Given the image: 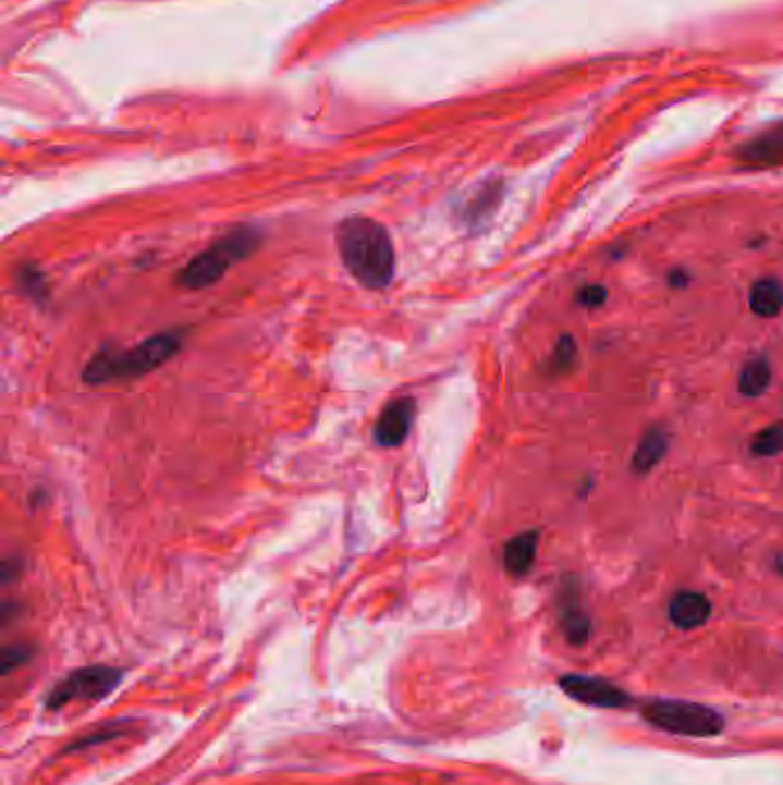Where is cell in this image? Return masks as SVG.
<instances>
[{"mask_svg":"<svg viewBox=\"0 0 783 785\" xmlns=\"http://www.w3.org/2000/svg\"><path fill=\"white\" fill-rule=\"evenodd\" d=\"M16 283L21 287V292H24L26 296H30L33 302L45 304L49 299V285H47L45 273H41L39 267L21 265L16 269Z\"/></svg>","mask_w":783,"mask_h":785,"instance_id":"16","label":"cell"},{"mask_svg":"<svg viewBox=\"0 0 783 785\" xmlns=\"http://www.w3.org/2000/svg\"><path fill=\"white\" fill-rule=\"evenodd\" d=\"M538 540H540L538 530H526V533H519L505 542L503 567L507 569V575L524 577L526 572L534 567L538 554Z\"/></svg>","mask_w":783,"mask_h":785,"instance_id":"10","label":"cell"},{"mask_svg":"<svg viewBox=\"0 0 783 785\" xmlns=\"http://www.w3.org/2000/svg\"><path fill=\"white\" fill-rule=\"evenodd\" d=\"M335 246L345 269L368 290L387 287L395 275L389 230L368 217H350L335 228Z\"/></svg>","mask_w":783,"mask_h":785,"instance_id":"1","label":"cell"},{"mask_svg":"<svg viewBox=\"0 0 783 785\" xmlns=\"http://www.w3.org/2000/svg\"><path fill=\"white\" fill-rule=\"evenodd\" d=\"M712 613L710 600L698 590H681L675 592L669 602V621L678 629H696L704 627Z\"/></svg>","mask_w":783,"mask_h":785,"instance_id":"9","label":"cell"},{"mask_svg":"<svg viewBox=\"0 0 783 785\" xmlns=\"http://www.w3.org/2000/svg\"><path fill=\"white\" fill-rule=\"evenodd\" d=\"M122 671L111 666H86L70 673L51 694L49 710H60L74 700H97L109 696L120 685Z\"/></svg>","mask_w":783,"mask_h":785,"instance_id":"5","label":"cell"},{"mask_svg":"<svg viewBox=\"0 0 783 785\" xmlns=\"http://www.w3.org/2000/svg\"><path fill=\"white\" fill-rule=\"evenodd\" d=\"M561 689L570 696L579 700L584 706L590 708H607V710H621L632 703L627 691L616 687L613 683L604 680V677H592V675H563L559 680Z\"/></svg>","mask_w":783,"mask_h":785,"instance_id":"6","label":"cell"},{"mask_svg":"<svg viewBox=\"0 0 783 785\" xmlns=\"http://www.w3.org/2000/svg\"><path fill=\"white\" fill-rule=\"evenodd\" d=\"M687 283H689V273H687V271H683V269H673V271L669 273V285H671V287H675V290H683Z\"/></svg>","mask_w":783,"mask_h":785,"instance_id":"21","label":"cell"},{"mask_svg":"<svg viewBox=\"0 0 783 785\" xmlns=\"http://www.w3.org/2000/svg\"><path fill=\"white\" fill-rule=\"evenodd\" d=\"M180 347L182 331H166L147 338V341L126 352H99L88 360L86 370H83V381L86 384H111V381L120 379L143 377L161 368L166 360H171Z\"/></svg>","mask_w":783,"mask_h":785,"instance_id":"2","label":"cell"},{"mask_svg":"<svg viewBox=\"0 0 783 785\" xmlns=\"http://www.w3.org/2000/svg\"><path fill=\"white\" fill-rule=\"evenodd\" d=\"M30 657V648L24 646H10L3 650V671H12L14 666H19L21 662H26Z\"/></svg>","mask_w":783,"mask_h":785,"instance_id":"20","label":"cell"},{"mask_svg":"<svg viewBox=\"0 0 783 785\" xmlns=\"http://www.w3.org/2000/svg\"><path fill=\"white\" fill-rule=\"evenodd\" d=\"M561 627L567 636L570 643L575 646H582L586 643L588 639V631H590V623H588V615L577 598V588H563V604H561Z\"/></svg>","mask_w":783,"mask_h":785,"instance_id":"11","label":"cell"},{"mask_svg":"<svg viewBox=\"0 0 783 785\" xmlns=\"http://www.w3.org/2000/svg\"><path fill=\"white\" fill-rule=\"evenodd\" d=\"M751 312L770 320L783 310V283L779 279H760L749 290Z\"/></svg>","mask_w":783,"mask_h":785,"instance_id":"13","label":"cell"},{"mask_svg":"<svg viewBox=\"0 0 783 785\" xmlns=\"http://www.w3.org/2000/svg\"><path fill=\"white\" fill-rule=\"evenodd\" d=\"M575 364H577V345L573 341V335L565 333L559 338L554 354H552V358H549V372L565 375L575 368Z\"/></svg>","mask_w":783,"mask_h":785,"instance_id":"18","label":"cell"},{"mask_svg":"<svg viewBox=\"0 0 783 785\" xmlns=\"http://www.w3.org/2000/svg\"><path fill=\"white\" fill-rule=\"evenodd\" d=\"M260 232L250 225L230 230L219 242L211 244L178 273V285L184 290H203L215 285L228 273V269L250 258L260 246Z\"/></svg>","mask_w":783,"mask_h":785,"instance_id":"3","label":"cell"},{"mask_svg":"<svg viewBox=\"0 0 783 785\" xmlns=\"http://www.w3.org/2000/svg\"><path fill=\"white\" fill-rule=\"evenodd\" d=\"M604 302H607V287H602V285H584L577 294V304L588 310L602 308Z\"/></svg>","mask_w":783,"mask_h":785,"instance_id":"19","label":"cell"},{"mask_svg":"<svg viewBox=\"0 0 783 785\" xmlns=\"http://www.w3.org/2000/svg\"><path fill=\"white\" fill-rule=\"evenodd\" d=\"M669 451V437L660 428H650L641 441L637 453L632 455V471L634 474H650L658 466Z\"/></svg>","mask_w":783,"mask_h":785,"instance_id":"12","label":"cell"},{"mask_svg":"<svg viewBox=\"0 0 783 785\" xmlns=\"http://www.w3.org/2000/svg\"><path fill=\"white\" fill-rule=\"evenodd\" d=\"M644 719L654 728L685 737H717L726 726L717 710L687 700H650L644 706Z\"/></svg>","mask_w":783,"mask_h":785,"instance_id":"4","label":"cell"},{"mask_svg":"<svg viewBox=\"0 0 783 785\" xmlns=\"http://www.w3.org/2000/svg\"><path fill=\"white\" fill-rule=\"evenodd\" d=\"M770 381H772L770 360L766 356H756L749 360V364H745L743 372H739L737 389L745 397H760L770 389Z\"/></svg>","mask_w":783,"mask_h":785,"instance_id":"14","label":"cell"},{"mask_svg":"<svg viewBox=\"0 0 783 785\" xmlns=\"http://www.w3.org/2000/svg\"><path fill=\"white\" fill-rule=\"evenodd\" d=\"M416 420V400L414 397H397L382 409L375 422V441L382 449H395V445L405 443L412 432Z\"/></svg>","mask_w":783,"mask_h":785,"instance_id":"7","label":"cell"},{"mask_svg":"<svg viewBox=\"0 0 783 785\" xmlns=\"http://www.w3.org/2000/svg\"><path fill=\"white\" fill-rule=\"evenodd\" d=\"M499 198H501V188L499 186H485L478 191V196H474L467 205H464L462 209V221L469 223V225H480L488 221L494 209L499 205Z\"/></svg>","mask_w":783,"mask_h":785,"instance_id":"15","label":"cell"},{"mask_svg":"<svg viewBox=\"0 0 783 785\" xmlns=\"http://www.w3.org/2000/svg\"><path fill=\"white\" fill-rule=\"evenodd\" d=\"M735 157L749 168H772L783 163V122L739 145Z\"/></svg>","mask_w":783,"mask_h":785,"instance_id":"8","label":"cell"},{"mask_svg":"<svg viewBox=\"0 0 783 785\" xmlns=\"http://www.w3.org/2000/svg\"><path fill=\"white\" fill-rule=\"evenodd\" d=\"M751 453L756 457H774L783 453V422H772V426L760 430L751 439Z\"/></svg>","mask_w":783,"mask_h":785,"instance_id":"17","label":"cell"}]
</instances>
